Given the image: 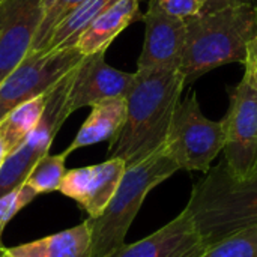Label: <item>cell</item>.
Masks as SVG:
<instances>
[{"label":"cell","mask_w":257,"mask_h":257,"mask_svg":"<svg viewBox=\"0 0 257 257\" xmlns=\"http://www.w3.org/2000/svg\"><path fill=\"white\" fill-rule=\"evenodd\" d=\"M0 257H18V256H15V254H12L8 248H5L3 247V250L0 251Z\"/></svg>","instance_id":"4316f807"},{"label":"cell","mask_w":257,"mask_h":257,"mask_svg":"<svg viewBox=\"0 0 257 257\" xmlns=\"http://www.w3.org/2000/svg\"><path fill=\"white\" fill-rule=\"evenodd\" d=\"M179 170L166 146L125 169L117 190L104 212L89 218L92 241L89 257H110L125 245L126 233L136 220L146 196Z\"/></svg>","instance_id":"277c9868"},{"label":"cell","mask_w":257,"mask_h":257,"mask_svg":"<svg viewBox=\"0 0 257 257\" xmlns=\"http://www.w3.org/2000/svg\"><path fill=\"white\" fill-rule=\"evenodd\" d=\"M66 158L68 155L65 151L56 155H44L30 170L24 184L29 185L38 196L59 191L60 182L66 173Z\"/></svg>","instance_id":"d6986e66"},{"label":"cell","mask_w":257,"mask_h":257,"mask_svg":"<svg viewBox=\"0 0 257 257\" xmlns=\"http://www.w3.org/2000/svg\"><path fill=\"white\" fill-rule=\"evenodd\" d=\"M151 2H154L164 14L184 21L197 17L203 11L202 0H151Z\"/></svg>","instance_id":"603a6c76"},{"label":"cell","mask_w":257,"mask_h":257,"mask_svg":"<svg viewBox=\"0 0 257 257\" xmlns=\"http://www.w3.org/2000/svg\"><path fill=\"white\" fill-rule=\"evenodd\" d=\"M224 122L208 119L196 92L179 101L166 139V151L179 170L206 173L211 163L224 149Z\"/></svg>","instance_id":"5b68a950"},{"label":"cell","mask_w":257,"mask_h":257,"mask_svg":"<svg viewBox=\"0 0 257 257\" xmlns=\"http://www.w3.org/2000/svg\"><path fill=\"white\" fill-rule=\"evenodd\" d=\"M41 20V0L0 3V83L30 51Z\"/></svg>","instance_id":"7c38bea8"},{"label":"cell","mask_w":257,"mask_h":257,"mask_svg":"<svg viewBox=\"0 0 257 257\" xmlns=\"http://www.w3.org/2000/svg\"><path fill=\"white\" fill-rule=\"evenodd\" d=\"M86 0H56L44 14L38 32L35 35L30 51H42L47 47V42L53 30L75 9H78Z\"/></svg>","instance_id":"44dd1931"},{"label":"cell","mask_w":257,"mask_h":257,"mask_svg":"<svg viewBox=\"0 0 257 257\" xmlns=\"http://www.w3.org/2000/svg\"><path fill=\"white\" fill-rule=\"evenodd\" d=\"M256 36L254 3L230 5L187 20V39L179 68L185 86L218 66L244 63L248 45Z\"/></svg>","instance_id":"3957f363"},{"label":"cell","mask_w":257,"mask_h":257,"mask_svg":"<svg viewBox=\"0 0 257 257\" xmlns=\"http://www.w3.org/2000/svg\"><path fill=\"white\" fill-rule=\"evenodd\" d=\"M117 0H86L78 9L69 14L51 33L45 50L72 48L84 29L108 6Z\"/></svg>","instance_id":"e0dca14e"},{"label":"cell","mask_w":257,"mask_h":257,"mask_svg":"<svg viewBox=\"0 0 257 257\" xmlns=\"http://www.w3.org/2000/svg\"><path fill=\"white\" fill-rule=\"evenodd\" d=\"M47 104V93L32 98L18 107H15L2 122L0 126L3 130L9 154L21 145V142L36 128L39 123Z\"/></svg>","instance_id":"ac0fdd59"},{"label":"cell","mask_w":257,"mask_h":257,"mask_svg":"<svg viewBox=\"0 0 257 257\" xmlns=\"http://www.w3.org/2000/svg\"><path fill=\"white\" fill-rule=\"evenodd\" d=\"M9 155V149H8V143H6V139H5V134H3V130L0 126V166L5 163L6 157Z\"/></svg>","instance_id":"484cf974"},{"label":"cell","mask_w":257,"mask_h":257,"mask_svg":"<svg viewBox=\"0 0 257 257\" xmlns=\"http://www.w3.org/2000/svg\"><path fill=\"white\" fill-rule=\"evenodd\" d=\"M200 257H257V226L208 247Z\"/></svg>","instance_id":"ffe728a7"},{"label":"cell","mask_w":257,"mask_h":257,"mask_svg":"<svg viewBox=\"0 0 257 257\" xmlns=\"http://www.w3.org/2000/svg\"><path fill=\"white\" fill-rule=\"evenodd\" d=\"M205 250L206 245L184 209L152 235L122 245L110 257H200Z\"/></svg>","instance_id":"4fadbf2b"},{"label":"cell","mask_w":257,"mask_h":257,"mask_svg":"<svg viewBox=\"0 0 257 257\" xmlns=\"http://www.w3.org/2000/svg\"><path fill=\"white\" fill-rule=\"evenodd\" d=\"M142 17L140 0H117L84 29L75 42V48L83 56L107 51L110 44Z\"/></svg>","instance_id":"5bb4252c"},{"label":"cell","mask_w":257,"mask_h":257,"mask_svg":"<svg viewBox=\"0 0 257 257\" xmlns=\"http://www.w3.org/2000/svg\"><path fill=\"white\" fill-rule=\"evenodd\" d=\"M72 78L74 69L47 93V104L39 123L0 166V196L23 185L35 164L48 154L56 134L71 116L68 93Z\"/></svg>","instance_id":"8992f818"},{"label":"cell","mask_w":257,"mask_h":257,"mask_svg":"<svg viewBox=\"0 0 257 257\" xmlns=\"http://www.w3.org/2000/svg\"><path fill=\"white\" fill-rule=\"evenodd\" d=\"M126 119V98H110L92 105L90 114L80 126L75 139L65 149L66 155L77 149L113 140Z\"/></svg>","instance_id":"9a60e30c"},{"label":"cell","mask_w":257,"mask_h":257,"mask_svg":"<svg viewBox=\"0 0 257 257\" xmlns=\"http://www.w3.org/2000/svg\"><path fill=\"white\" fill-rule=\"evenodd\" d=\"M203 2V11L202 12H211L217 11L230 5H241V3H253V0H202Z\"/></svg>","instance_id":"d4e9b609"},{"label":"cell","mask_w":257,"mask_h":257,"mask_svg":"<svg viewBox=\"0 0 257 257\" xmlns=\"http://www.w3.org/2000/svg\"><path fill=\"white\" fill-rule=\"evenodd\" d=\"M2 2H3V0H0V3H2Z\"/></svg>","instance_id":"f1b7e54d"},{"label":"cell","mask_w":257,"mask_h":257,"mask_svg":"<svg viewBox=\"0 0 257 257\" xmlns=\"http://www.w3.org/2000/svg\"><path fill=\"white\" fill-rule=\"evenodd\" d=\"M83 59L75 48L29 51L0 83V122L20 104L48 93Z\"/></svg>","instance_id":"52a82bcc"},{"label":"cell","mask_w":257,"mask_h":257,"mask_svg":"<svg viewBox=\"0 0 257 257\" xmlns=\"http://www.w3.org/2000/svg\"><path fill=\"white\" fill-rule=\"evenodd\" d=\"M36 193L26 184L17 187L15 190L0 196V245H2V235L8 226V223L29 203L36 199Z\"/></svg>","instance_id":"7402d4cb"},{"label":"cell","mask_w":257,"mask_h":257,"mask_svg":"<svg viewBox=\"0 0 257 257\" xmlns=\"http://www.w3.org/2000/svg\"><path fill=\"white\" fill-rule=\"evenodd\" d=\"M242 65L257 89V36L250 42L248 50H247V57Z\"/></svg>","instance_id":"cb8c5ba5"},{"label":"cell","mask_w":257,"mask_h":257,"mask_svg":"<svg viewBox=\"0 0 257 257\" xmlns=\"http://www.w3.org/2000/svg\"><path fill=\"white\" fill-rule=\"evenodd\" d=\"M126 95V119L110 142L107 157L119 158L126 167L145 160L164 146L176 105L185 87L181 69L136 71Z\"/></svg>","instance_id":"6da1fadb"},{"label":"cell","mask_w":257,"mask_h":257,"mask_svg":"<svg viewBox=\"0 0 257 257\" xmlns=\"http://www.w3.org/2000/svg\"><path fill=\"white\" fill-rule=\"evenodd\" d=\"M125 169L122 160L107 158L99 164L66 170L59 191L75 200L87 212L89 218H96L114 196Z\"/></svg>","instance_id":"8fae6325"},{"label":"cell","mask_w":257,"mask_h":257,"mask_svg":"<svg viewBox=\"0 0 257 257\" xmlns=\"http://www.w3.org/2000/svg\"><path fill=\"white\" fill-rule=\"evenodd\" d=\"M134 77V72L131 74L110 66L105 62V51L83 56L81 62L75 66L68 93L71 114L78 108L92 107L104 99L126 98Z\"/></svg>","instance_id":"9c48e42d"},{"label":"cell","mask_w":257,"mask_h":257,"mask_svg":"<svg viewBox=\"0 0 257 257\" xmlns=\"http://www.w3.org/2000/svg\"><path fill=\"white\" fill-rule=\"evenodd\" d=\"M92 230L89 220L54 235L8 248L18 257H89Z\"/></svg>","instance_id":"2e32d148"},{"label":"cell","mask_w":257,"mask_h":257,"mask_svg":"<svg viewBox=\"0 0 257 257\" xmlns=\"http://www.w3.org/2000/svg\"><path fill=\"white\" fill-rule=\"evenodd\" d=\"M2 250H3V245H0V251H2Z\"/></svg>","instance_id":"83f0119b"},{"label":"cell","mask_w":257,"mask_h":257,"mask_svg":"<svg viewBox=\"0 0 257 257\" xmlns=\"http://www.w3.org/2000/svg\"><path fill=\"white\" fill-rule=\"evenodd\" d=\"M230 104L223 117L226 130L224 161L236 178H247L257 167V89L244 72L229 89Z\"/></svg>","instance_id":"ba28073f"},{"label":"cell","mask_w":257,"mask_h":257,"mask_svg":"<svg viewBox=\"0 0 257 257\" xmlns=\"http://www.w3.org/2000/svg\"><path fill=\"white\" fill-rule=\"evenodd\" d=\"M142 20L145 21V42L137 71L179 69L187 39V21L164 14L154 2H149Z\"/></svg>","instance_id":"30bf717a"},{"label":"cell","mask_w":257,"mask_h":257,"mask_svg":"<svg viewBox=\"0 0 257 257\" xmlns=\"http://www.w3.org/2000/svg\"><path fill=\"white\" fill-rule=\"evenodd\" d=\"M184 209L206 248L241 230L256 227L257 167L241 179L223 160L194 184Z\"/></svg>","instance_id":"7a4b0ae2"}]
</instances>
